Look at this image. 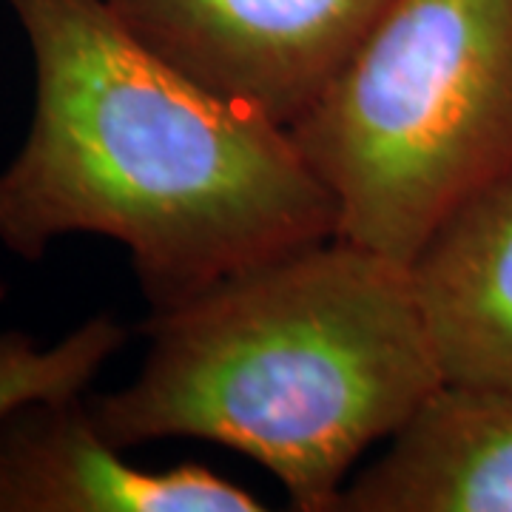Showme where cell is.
<instances>
[{
    "mask_svg": "<svg viewBox=\"0 0 512 512\" xmlns=\"http://www.w3.org/2000/svg\"><path fill=\"white\" fill-rule=\"evenodd\" d=\"M35 63V114L0 171V245L120 242L151 302L336 237V202L291 137L154 52L109 0H3Z\"/></svg>",
    "mask_w": 512,
    "mask_h": 512,
    "instance_id": "6da1fadb",
    "label": "cell"
},
{
    "mask_svg": "<svg viewBox=\"0 0 512 512\" xmlns=\"http://www.w3.org/2000/svg\"><path fill=\"white\" fill-rule=\"evenodd\" d=\"M140 373L89 399L120 450L231 447L302 512L339 510L353 464L444 379L407 265L330 237L151 311Z\"/></svg>",
    "mask_w": 512,
    "mask_h": 512,
    "instance_id": "7a4b0ae2",
    "label": "cell"
},
{
    "mask_svg": "<svg viewBox=\"0 0 512 512\" xmlns=\"http://www.w3.org/2000/svg\"><path fill=\"white\" fill-rule=\"evenodd\" d=\"M291 137L336 237L410 265L512 171V0H396Z\"/></svg>",
    "mask_w": 512,
    "mask_h": 512,
    "instance_id": "3957f363",
    "label": "cell"
},
{
    "mask_svg": "<svg viewBox=\"0 0 512 512\" xmlns=\"http://www.w3.org/2000/svg\"><path fill=\"white\" fill-rule=\"evenodd\" d=\"M211 92L299 123L396 0H109Z\"/></svg>",
    "mask_w": 512,
    "mask_h": 512,
    "instance_id": "277c9868",
    "label": "cell"
},
{
    "mask_svg": "<svg viewBox=\"0 0 512 512\" xmlns=\"http://www.w3.org/2000/svg\"><path fill=\"white\" fill-rule=\"evenodd\" d=\"M256 495L200 464L143 470L83 399L26 404L0 427V512H259Z\"/></svg>",
    "mask_w": 512,
    "mask_h": 512,
    "instance_id": "5b68a950",
    "label": "cell"
},
{
    "mask_svg": "<svg viewBox=\"0 0 512 512\" xmlns=\"http://www.w3.org/2000/svg\"><path fill=\"white\" fill-rule=\"evenodd\" d=\"M407 271L444 384L512 396V171L458 205Z\"/></svg>",
    "mask_w": 512,
    "mask_h": 512,
    "instance_id": "8992f818",
    "label": "cell"
},
{
    "mask_svg": "<svg viewBox=\"0 0 512 512\" xmlns=\"http://www.w3.org/2000/svg\"><path fill=\"white\" fill-rule=\"evenodd\" d=\"M345 512H512V396L441 384L350 481Z\"/></svg>",
    "mask_w": 512,
    "mask_h": 512,
    "instance_id": "52a82bcc",
    "label": "cell"
},
{
    "mask_svg": "<svg viewBox=\"0 0 512 512\" xmlns=\"http://www.w3.org/2000/svg\"><path fill=\"white\" fill-rule=\"evenodd\" d=\"M3 296L6 285L0 282V302ZM126 339V328L109 313L86 319L55 345H40L20 330L0 333V427L26 404L83 399Z\"/></svg>",
    "mask_w": 512,
    "mask_h": 512,
    "instance_id": "ba28073f",
    "label": "cell"
}]
</instances>
